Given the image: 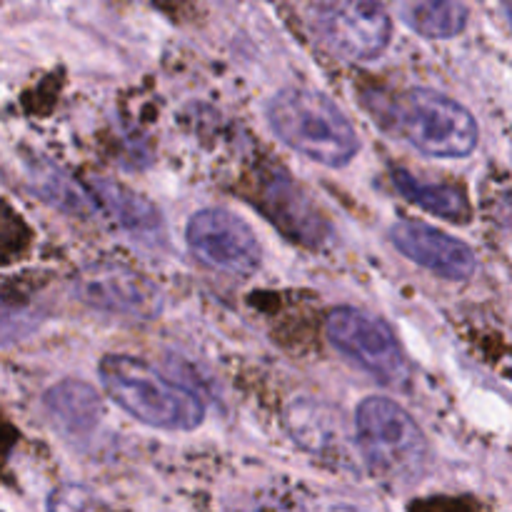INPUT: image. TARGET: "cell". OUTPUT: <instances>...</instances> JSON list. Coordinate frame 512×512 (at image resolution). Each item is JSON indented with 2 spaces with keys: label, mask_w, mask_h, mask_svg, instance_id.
<instances>
[{
  "label": "cell",
  "mask_w": 512,
  "mask_h": 512,
  "mask_svg": "<svg viewBox=\"0 0 512 512\" xmlns=\"http://www.w3.org/2000/svg\"><path fill=\"white\" fill-rule=\"evenodd\" d=\"M100 383L115 405L148 428L188 433L205 420V403L193 390L130 355H105L100 360Z\"/></svg>",
  "instance_id": "cell-1"
},
{
  "label": "cell",
  "mask_w": 512,
  "mask_h": 512,
  "mask_svg": "<svg viewBox=\"0 0 512 512\" xmlns=\"http://www.w3.org/2000/svg\"><path fill=\"white\" fill-rule=\"evenodd\" d=\"M268 120L288 148L325 168H343L360 150L358 133L343 110L318 90H280L268 103Z\"/></svg>",
  "instance_id": "cell-2"
},
{
  "label": "cell",
  "mask_w": 512,
  "mask_h": 512,
  "mask_svg": "<svg viewBox=\"0 0 512 512\" xmlns=\"http://www.w3.org/2000/svg\"><path fill=\"white\" fill-rule=\"evenodd\" d=\"M355 443L378 478L403 483L423 475L428 440L413 418L388 398H365L355 410Z\"/></svg>",
  "instance_id": "cell-3"
},
{
  "label": "cell",
  "mask_w": 512,
  "mask_h": 512,
  "mask_svg": "<svg viewBox=\"0 0 512 512\" xmlns=\"http://www.w3.org/2000/svg\"><path fill=\"white\" fill-rule=\"evenodd\" d=\"M390 118L395 133L430 158H468L478 148L480 130L473 113L438 90H405Z\"/></svg>",
  "instance_id": "cell-4"
},
{
  "label": "cell",
  "mask_w": 512,
  "mask_h": 512,
  "mask_svg": "<svg viewBox=\"0 0 512 512\" xmlns=\"http://www.w3.org/2000/svg\"><path fill=\"white\" fill-rule=\"evenodd\" d=\"M325 333L343 358L358 365L378 383L398 388L408 380V363L398 338L385 320L358 308H335Z\"/></svg>",
  "instance_id": "cell-5"
},
{
  "label": "cell",
  "mask_w": 512,
  "mask_h": 512,
  "mask_svg": "<svg viewBox=\"0 0 512 512\" xmlns=\"http://www.w3.org/2000/svg\"><path fill=\"white\" fill-rule=\"evenodd\" d=\"M185 240L195 258L230 275L255 273L263 255L253 228L223 208H203L190 215Z\"/></svg>",
  "instance_id": "cell-6"
},
{
  "label": "cell",
  "mask_w": 512,
  "mask_h": 512,
  "mask_svg": "<svg viewBox=\"0 0 512 512\" xmlns=\"http://www.w3.org/2000/svg\"><path fill=\"white\" fill-rule=\"evenodd\" d=\"M325 43L350 60H375L393 38V20L380 0H330L318 13Z\"/></svg>",
  "instance_id": "cell-7"
},
{
  "label": "cell",
  "mask_w": 512,
  "mask_h": 512,
  "mask_svg": "<svg viewBox=\"0 0 512 512\" xmlns=\"http://www.w3.org/2000/svg\"><path fill=\"white\" fill-rule=\"evenodd\" d=\"M390 240L408 260L448 280H468L478 268L473 248L418 220H400L390 228Z\"/></svg>",
  "instance_id": "cell-8"
},
{
  "label": "cell",
  "mask_w": 512,
  "mask_h": 512,
  "mask_svg": "<svg viewBox=\"0 0 512 512\" xmlns=\"http://www.w3.org/2000/svg\"><path fill=\"white\" fill-rule=\"evenodd\" d=\"M80 298L93 308L110 313L143 315L158 313V290L138 273L120 265H98L80 278Z\"/></svg>",
  "instance_id": "cell-9"
},
{
  "label": "cell",
  "mask_w": 512,
  "mask_h": 512,
  "mask_svg": "<svg viewBox=\"0 0 512 512\" xmlns=\"http://www.w3.org/2000/svg\"><path fill=\"white\" fill-rule=\"evenodd\" d=\"M90 190H93L95 203L133 238H158L163 233V220L158 210L143 195L108 178L90 180Z\"/></svg>",
  "instance_id": "cell-10"
},
{
  "label": "cell",
  "mask_w": 512,
  "mask_h": 512,
  "mask_svg": "<svg viewBox=\"0 0 512 512\" xmlns=\"http://www.w3.org/2000/svg\"><path fill=\"white\" fill-rule=\"evenodd\" d=\"M45 408L63 430L83 435L100 418V395L83 380H60L45 393Z\"/></svg>",
  "instance_id": "cell-11"
},
{
  "label": "cell",
  "mask_w": 512,
  "mask_h": 512,
  "mask_svg": "<svg viewBox=\"0 0 512 512\" xmlns=\"http://www.w3.org/2000/svg\"><path fill=\"white\" fill-rule=\"evenodd\" d=\"M393 185L408 203L418 205L425 213H433L450 223H468L470 203L465 193L455 185L445 183H423L420 178L410 175L408 170H395Z\"/></svg>",
  "instance_id": "cell-12"
},
{
  "label": "cell",
  "mask_w": 512,
  "mask_h": 512,
  "mask_svg": "<svg viewBox=\"0 0 512 512\" xmlns=\"http://www.w3.org/2000/svg\"><path fill=\"white\" fill-rule=\"evenodd\" d=\"M398 13L423 38H455L468 25L463 0H398Z\"/></svg>",
  "instance_id": "cell-13"
},
{
  "label": "cell",
  "mask_w": 512,
  "mask_h": 512,
  "mask_svg": "<svg viewBox=\"0 0 512 512\" xmlns=\"http://www.w3.org/2000/svg\"><path fill=\"white\" fill-rule=\"evenodd\" d=\"M288 418L293 425V438H298L313 453H323V450H333L340 445L338 413L325 405L300 400L290 408Z\"/></svg>",
  "instance_id": "cell-14"
},
{
  "label": "cell",
  "mask_w": 512,
  "mask_h": 512,
  "mask_svg": "<svg viewBox=\"0 0 512 512\" xmlns=\"http://www.w3.org/2000/svg\"><path fill=\"white\" fill-rule=\"evenodd\" d=\"M33 188L38 190L40 198H45L60 210H75V213H80V210L88 208V198L83 193H78V188L65 178V173H60L55 168L35 170Z\"/></svg>",
  "instance_id": "cell-15"
},
{
  "label": "cell",
  "mask_w": 512,
  "mask_h": 512,
  "mask_svg": "<svg viewBox=\"0 0 512 512\" xmlns=\"http://www.w3.org/2000/svg\"><path fill=\"white\" fill-rule=\"evenodd\" d=\"M48 512H103L100 503L80 485H63L48 498Z\"/></svg>",
  "instance_id": "cell-16"
},
{
  "label": "cell",
  "mask_w": 512,
  "mask_h": 512,
  "mask_svg": "<svg viewBox=\"0 0 512 512\" xmlns=\"http://www.w3.org/2000/svg\"><path fill=\"white\" fill-rule=\"evenodd\" d=\"M508 18H510V25H512V3L508 5Z\"/></svg>",
  "instance_id": "cell-17"
},
{
  "label": "cell",
  "mask_w": 512,
  "mask_h": 512,
  "mask_svg": "<svg viewBox=\"0 0 512 512\" xmlns=\"http://www.w3.org/2000/svg\"><path fill=\"white\" fill-rule=\"evenodd\" d=\"M508 230L512 233V213H510V220H508Z\"/></svg>",
  "instance_id": "cell-18"
}]
</instances>
